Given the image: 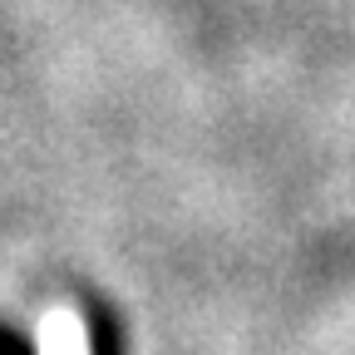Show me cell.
I'll use <instances>...</instances> for the list:
<instances>
[{"label": "cell", "instance_id": "cell-1", "mask_svg": "<svg viewBox=\"0 0 355 355\" xmlns=\"http://www.w3.org/2000/svg\"><path fill=\"white\" fill-rule=\"evenodd\" d=\"M89 350H94V355H123L119 316H109L104 306H89Z\"/></svg>", "mask_w": 355, "mask_h": 355}, {"label": "cell", "instance_id": "cell-2", "mask_svg": "<svg viewBox=\"0 0 355 355\" xmlns=\"http://www.w3.org/2000/svg\"><path fill=\"white\" fill-rule=\"evenodd\" d=\"M0 355H35V345L20 336V331H10V326H0Z\"/></svg>", "mask_w": 355, "mask_h": 355}]
</instances>
